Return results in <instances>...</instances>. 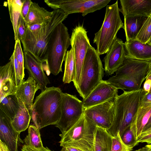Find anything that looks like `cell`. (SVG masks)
<instances>
[{"mask_svg": "<svg viewBox=\"0 0 151 151\" xmlns=\"http://www.w3.org/2000/svg\"><path fill=\"white\" fill-rule=\"evenodd\" d=\"M64 61L65 69L63 81L64 83H69L73 82L75 72V62L72 48L67 51Z\"/></svg>", "mask_w": 151, "mask_h": 151, "instance_id": "obj_27", "label": "cell"}, {"mask_svg": "<svg viewBox=\"0 0 151 151\" xmlns=\"http://www.w3.org/2000/svg\"><path fill=\"white\" fill-rule=\"evenodd\" d=\"M147 43H148L149 44L151 45V38Z\"/></svg>", "mask_w": 151, "mask_h": 151, "instance_id": "obj_47", "label": "cell"}, {"mask_svg": "<svg viewBox=\"0 0 151 151\" xmlns=\"http://www.w3.org/2000/svg\"><path fill=\"white\" fill-rule=\"evenodd\" d=\"M126 56L124 43L117 37L103 59L106 76H111L122 65Z\"/></svg>", "mask_w": 151, "mask_h": 151, "instance_id": "obj_13", "label": "cell"}, {"mask_svg": "<svg viewBox=\"0 0 151 151\" xmlns=\"http://www.w3.org/2000/svg\"><path fill=\"white\" fill-rule=\"evenodd\" d=\"M150 92H151V88H150Z\"/></svg>", "mask_w": 151, "mask_h": 151, "instance_id": "obj_49", "label": "cell"}, {"mask_svg": "<svg viewBox=\"0 0 151 151\" xmlns=\"http://www.w3.org/2000/svg\"><path fill=\"white\" fill-rule=\"evenodd\" d=\"M134 151H151V144H148L144 147Z\"/></svg>", "mask_w": 151, "mask_h": 151, "instance_id": "obj_42", "label": "cell"}, {"mask_svg": "<svg viewBox=\"0 0 151 151\" xmlns=\"http://www.w3.org/2000/svg\"><path fill=\"white\" fill-rule=\"evenodd\" d=\"M118 5L117 0L113 4L107 5L102 26L95 34L93 42L96 45L99 55L107 53L117 37L118 31L123 28Z\"/></svg>", "mask_w": 151, "mask_h": 151, "instance_id": "obj_6", "label": "cell"}, {"mask_svg": "<svg viewBox=\"0 0 151 151\" xmlns=\"http://www.w3.org/2000/svg\"><path fill=\"white\" fill-rule=\"evenodd\" d=\"M114 99L85 109V115L96 126L109 129L113 119Z\"/></svg>", "mask_w": 151, "mask_h": 151, "instance_id": "obj_12", "label": "cell"}, {"mask_svg": "<svg viewBox=\"0 0 151 151\" xmlns=\"http://www.w3.org/2000/svg\"><path fill=\"white\" fill-rule=\"evenodd\" d=\"M111 0H47L45 2L54 10L61 9L68 15L81 13L84 17L105 7Z\"/></svg>", "mask_w": 151, "mask_h": 151, "instance_id": "obj_11", "label": "cell"}, {"mask_svg": "<svg viewBox=\"0 0 151 151\" xmlns=\"http://www.w3.org/2000/svg\"><path fill=\"white\" fill-rule=\"evenodd\" d=\"M63 92L58 87L47 88L36 97L31 116L35 125L40 129L55 125L60 116Z\"/></svg>", "mask_w": 151, "mask_h": 151, "instance_id": "obj_2", "label": "cell"}, {"mask_svg": "<svg viewBox=\"0 0 151 151\" xmlns=\"http://www.w3.org/2000/svg\"><path fill=\"white\" fill-rule=\"evenodd\" d=\"M13 52L18 61L20 77L22 81L24 80V53L21 48L20 41L19 39L15 41Z\"/></svg>", "mask_w": 151, "mask_h": 151, "instance_id": "obj_31", "label": "cell"}, {"mask_svg": "<svg viewBox=\"0 0 151 151\" xmlns=\"http://www.w3.org/2000/svg\"><path fill=\"white\" fill-rule=\"evenodd\" d=\"M40 89L35 80L30 76L26 81L24 80L17 86L16 95L24 103L30 115L35 94Z\"/></svg>", "mask_w": 151, "mask_h": 151, "instance_id": "obj_19", "label": "cell"}, {"mask_svg": "<svg viewBox=\"0 0 151 151\" xmlns=\"http://www.w3.org/2000/svg\"><path fill=\"white\" fill-rule=\"evenodd\" d=\"M126 57L137 60L151 61V45L143 43L136 39L124 43Z\"/></svg>", "mask_w": 151, "mask_h": 151, "instance_id": "obj_20", "label": "cell"}, {"mask_svg": "<svg viewBox=\"0 0 151 151\" xmlns=\"http://www.w3.org/2000/svg\"><path fill=\"white\" fill-rule=\"evenodd\" d=\"M151 114V104L143 106H140L136 119L137 139L147 123Z\"/></svg>", "mask_w": 151, "mask_h": 151, "instance_id": "obj_28", "label": "cell"}, {"mask_svg": "<svg viewBox=\"0 0 151 151\" xmlns=\"http://www.w3.org/2000/svg\"><path fill=\"white\" fill-rule=\"evenodd\" d=\"M24 141L25 145L37 149L44 147L41 139L40 129L35 125H31L29 127L28 134Z\"/></svg>", "mask_w": 151, "mask_h": 151, "instance_id": "obj_29", "label": "cell"}, {"mask_svg": "<svg viewBox=\"0 0 151 151\" xmlns=\"http://www.w3.org/2000/svg\"><path fill=\"white\" fill-rule=\"evenodd\" d=\"M18 99L20 107L12 122L15 130L20 133L28 128L32 117L23 102L20 99Z\"/></svg>", "mask_w": 151, "mask_h": 151, "instance_id": "obj_23", "label": "cell"}, {"mask_svg": "<svg viewBox=\"0 0 151 151\" xmlns=\"http://www.w3.org/2000/svg\"><path fill=\"white\" fill-rule=\"evenodd\" d=\"M24 1V0H8L7 1L10 20L14 31V38L15 41L17 39L18 23Z\"/></svg>", "mask_w": 151, "mask_h": 151, "instance_id": "obj_26", "label": "cell"}, {"mask_svg": "<svg viewBox=\"0 0 151 151\" xmlns=\"http://www.w3.org/2000/svg\"><path fill=\"white\" fill-rule=\"evenodd\" d=\"M53 14V11H48L32 2L28 14L24 19L26 26L46 23L51 19Z\"/></svg>", "mask_w": 151, "mask_h": 151, "instance_id": "obj_21", "label": "cell"}, {"mask_svg": "<svg viewBox=\"0 0 151 151\" xmlns=\"http://www.w3.org/2000/svg\"><path fill=\"white\" fill-rule=\"evenodd\" d=\"M51 19L38 31L32 33L26 29L21 41L24 52H28L38 60L46 63L47 45L55 27L62 22L68 14L61 9L54 10Z\"/></svg>", "mask_w": 151, "mask_h": 151, "instance_id": "obj_3", "label": "cell"}, {"mask_svg": "<svg viewBox=\"0 0 151 151\" xmlns=\"http://www.w3.org/2000/svg\"><path fill=\"white\" fill-rule=\"evenodd\" d=\"M96 125L84 114L66 131L59 134L60 146L75 148L82 151H94Z\"/></svg>", "mask_w": 151, "mask_h": 151, "instance_id": "obj_4", "label": "cell"}, {"mask_svg": "<svg viewBox=\"0 0 151 151\" xmlns=\"http://www.w3.org/2000/svg\"><path fill=\"white\" fill-rule=\"evenodd\" d=\"M151 128V114L147 123L144 127L143 132L146 131Z\"/></svg>", "mask_w": 151, "mask_h": 151, "instance_id": "obj_44", "label": "cell"}, {"mask_svg": "<svg viewBox=\"0 0 151 151\" xmlns=\"http://www.w3.org/2000/svg\"><path fill=\"white\" fill-rule=\"evenodd\" d=\"M0 151H9L5 143L0 140Z\"/></svg>", "mask_w": 151, "mask_h": 151, "instance_id": "obj_43", "label": "cell"}, {"mask_svg": "<svg viewBox=\"0 0 151 151\" xmlns=\"http://www.w3.org/2000/svg\"><path fill=\"white\" fill-rule=\"evenodd\" d=\"M30 0H24L23 3L21 11V16L24 19L29 12L30 7L32 3Z\"/></svg>", "mask_w": 151, "mask_h": 151, "instance_id": "obj_37", "label": "cell"}, {"mask_svg": "<svg viewBox=\"0 0 151 151\" xmlns=\"http://www.w3.org/2000/svg\"><path fill=\"white\" fill-rule=\"evenodd\" d=\"M47 23L41 24H35L27 26H26L27 29L32 33L36 32L40 30Z\"/></svg>", "mask_w": 151, "mask_h": 151, "instance_id": "obj_39", "label": "cell"}, {"mask_svg": "<svg viewBox=\"0 0 151 151\" xmlns=\"http://www.w3.org/2000/svg\"><path fill=\"white\" fill-rule=\"evenodd\" d=\"M12 120L0 109V140L7 146L9 151H19L18 147L24 143L12 126Z\"/></svg>", "mask_w": 151, "mask_h": 151, "instance_id": "obj_15", "label": "cell"}, {"mask_svg": "<svg viewBox=\"0 0 151 151\" xmlns=\"http://www.w3.org/2000/svg\"><path fill=\"white\" fill-rule=\"evenodd\" d=\"M120 12L126 15L149 17L151 14V0H120Z\"/></svg>", "mask_w": 151, "mask_h": 151, "instance_id": "obj_18", "label": "cell"}, {"mask_svg": "<svg viewBox=\"0 0 151 151\" xmlns=\"http://www.w3.org/2000/svg\"><path fill=\"white\" fill-rule=\"evenodd\" d=\"M112 137L106 129L96 126L95 151H111Z\"/></svg>", "mask_w": 151, "mask_h": 151, "instance_id": "obj_24", "label": "cell"}, {"mask_svg": "<svg viewBox=\"0 0 151 151\" xmlns=\"http://www.w3.org/2000/svg\"><path fill=\"white\" fill-rule=\"evenodd\" d=\"M62 151L61 150V151Z\"/></svg>", "mask_w": 151, "mask_h": 151, "instance_id": "obj_50", "label": "cell"}, {"mask_svg": "<svg viewBox=\"0 0 151 151\" xmlns=\"http://www.w3.org/2000/svg\"><path fill=\"white\" fill-rule=\"evenodd\" d=\"M99 56L92 46L88 49L77 90L83 100L103 80L104 70Z\"/></svg>", "mask_w": 151, "mask_h": 151, "instance_id": "obj_7", "label": "cell"}, {"mask_svg": "<svg viewBox=\"0 0 151 151\" xmlns=\"http://www.w3.org/2000/svg\"><path fill=\"white\" fill-rule=\"evenodd\" d=\"M24 68L35 80L41 92L44 91L47 88V85L50 83L44 72L45 69L43 65L44 63L28 52H24Z\"/></svg>", "mask_w": 151, "mask_h": 151, "instance_id": "obj_16", "label": "cell"}, {"mask_svg": "<svg viewBox=\"0 0 151 151\" xmlns=\"http://www.w3.org/2000/svg\"><path fill=\"white\" fill-rule=\"evenodd\" d=\"M62 151H68L67 150L65 149L63 147L62 148V149L61 150Z\"/></svg>", "mask_w": 151, "mask_h": 151, "instance_id": "obj_48", "label": "cell"}, {"mask_svg": "<svg viewBox=\"0 0 151 151\" xmlns=\"http://www.w3.org/2000/svg\"><path fill=\"white\" fill-rule=\"evenodd\" d=\"M70 45L68 29L61 22L53 31L47 50L46 73L57 75L62 72V65L68 48Z\"/></svg>", "mask_w": 151, "mask_h": 151, "instance_id": "obj_5", "label": "cell"}, {"mask_svg": "<svg viewBox=\"0 0 151 151\" xmlns=\"http://www.w3.org/2000/svg\"><path fill=\"white\" fill-rule=\"evenodd\" d=\"M137 142L139 143L146 142L151 144V128L142 132L137 139Z\"/></svg>", "mask_w": 151, "mask_h": 151, "instance_id": "obj_36", "label": "cell"}, {"mask_svg": "<svg viewBox=\"0 0 151 151\" xmlns=\"http://www.w3.org/2000/svg\"><path fill=\"white\" fill-rule=\"evenodd\" d=\"M150 104H151V92H150L147 93H145L142 99L140 106H143Z\"/></svg>", "mask_w": 151, "mask_h": 151, "instance_id": "obj_41", "label": "cell"}, {"mask_svg": "<svg viewBox=\"0 0 151 151\" xmlns=\"http://www.w3.org/2000/svg\"><path fill=\"white\" fill-rule=\"evenodd\" d=\"M118 89L107 81L102 80L82 102L85 109L113 100Z\"/></svg>", "mask_w": 151, "mask_h": 151, "instance_id": "obj_14", "label": "cell"}, {"mask_svg": "<svg viewBox=\"0 0 151 151\" xmlns=\"http://www.w3.org/2000/svg\"><path fill=\"white\" fill-rule=\"evenodd\" d=\"M0 100L10 95L15 94L17 89L11 61L0 67Z\"/></svg>", "mask_w": 151, "mask_h": 151, "instance_id": "obj_17", "label": "cell"}, {"mask_svg": "<svg viewBox=\"0 0 151 151\" xmlns=\"http://www.w3.org/2000/svg\"><path fill=\"white\" fill-rule=\"evenodd\" d=\"M62 147L68 151H82L78 149L69 146H63Z\"/></svg>", "mask_w": 151, "mask_h": 151, "instance_id": "obj_45", "label": "cell"}, {"mask_svg": "<svg viewBox=\"0 0 151 151\" xmlns=\"http://www.w3.org/2000/svg\"><path fill=\"white\" fill-rule=\"evenodd\" d=\"M133 149L126 145L122 141L119 132L116 136L112 137L111 151H132Z\"/></svg>", "mask_w": 151, "mask_h": 151, "instance_id": "obj_33", "label": "cell"}, {"mask_svg": "<svg viewBox=\"0 0 151 151\" xmlns=\"http://www.w3.org/2000/svg\"><path fill=\"white\" fill-rule=\"evenodd\" d=\"M147 17L139 16H124L123 29L126 41L136 39L137 36Z\"/></svg>", "mask_w": 151, "mask_h": 151, "instance_id": "obj_22", "label": "cell"}, {"mask_svg": "<svg viewBox=\"0 0 151 151\" xmlns=\"http://www.w3.org/2000/svg\"><path fill=\"white\" fill-rule=\"evenodd\" d=\"M84 111L82 101L76 95L63 93L60 116L55 127L63 133L79 120Z\"/></svg>", "mask_w": 151, "mask_h": 151, "instance_id": "obj_9", "label": "cell"}, {"mask_svg": "<svg viewBox=\"0 0 151 151\" xmlns=\"http://www.w3.org/2000/svg\"><path fill=\"white\" fill-rule=\"evenodd\" d=\"M151 88V75L146 77L143 85L142 89L146 94L150 92Z\"/></svg>", "mask_w": 151, "mask_h": 151, "instance_id": "obj_40", "label": "cell"}, {"mask_svg": "<svg viewBox=\"0 0 151 151\" xmlns=\"http://www.w3.org/2000/svg\"><path fill=\"white\" fill-rule=\"evenodd\" d=\"M136 119L126 129L121 137L124 143L128 147L132 149L138 144L137 140Z\"/></svg>", "mask_w": 151, "mask_h": 151, "instance_id": "obj_30", "label": "cell"}, {"mask_svg": "<svg viewBox=\"0 0 151 151\" xmlns=\"http://www.w3.org/2000/svg\"><path fill=\"white\" fill-rule=\"evenodd\" d=\"M26 29V26L24 19L21 15L17 26L16 40L19 39L21 42L24 40Z\"/></svg>", "mask_w": 151, "mask_h": 151, "instance_id": "obj_34", "label": "cell"}, {"mask_svg": "<svg viewBox=\"0 0 151 151\" xmlns=\"http://www.w3.org/2000/svg\"><path fill=\"white\" fill-rule=\"evenodd\" d=\"M9 60L11 61L17 85V86L22 82L19 74V66L17 59L14 52H13Z\"/></svg>", "mask_w": 151, "mask_h": 151, "instance_id": "obj_35", "label": "cell"}, {"mask_svg": "<svg viewBox=\"0 0 151 151\" xmlns=\"http://www.w3.org/2000/svg\"><path fill=\"white\" fill-rule=\"evenodd\" d=\"M20 107V103L16 94L8 95L0 101V109L12 121L18 112Z\"/></svg>", "mask_w": 151, "mask_h": 151, "instance_id": "obj_25", "label": "cell"}, {"mask_svg": "<svg viewBox=\"0 0 151 151\" xmlns=\"http://www.w3.org/2000/svg\"><path fill=\"white\" fill-rule=\"evenodd\" d=\"M151 38V14L147 17L139 33L136 40L145 44Z\"/></svg>", "mask_w": 151, "mask_h": 151, "instance_id": "obj_32", "label": "cell"}, {"mask_svg": "<svg viewBox=\"0 0 151 151\" xmlns=\"http://www.w3.org/2000/svg\"><path fill=\"white\" fill-rule=\"evenodd\" d=\"M142 88L135 91H124L118 94L114 101L113 121L107 131L112 137L124 132L136 119L142 99L145 94Z\"/></svg>", "mask_w": 151, "mask_h": 151, "instance_id": "obj_1", "label": "cell"}, {"mask_svg": "<svg viewBox=\"0 0 151 151\" xmlns=\"http://www.w3.org/2000/svg\"><path fill=\"white\" fill-rule=\"evenodd\" d=\"M75 65L74 85L77 91L81 76L85 56L89 48L91 46L87 35V32L82 25L76 26L73 30L70 38Z\"/></svg>", "mask_w": 151, "mask_h": 151, "instance_id": "obj_10", "label": "cell"}, {"mask_svg": "<svg viewBox=\"0 0 151 151\" xmlns=\"http://www.w3.org/2000/svg\"><path fill=\"white\" fill-rule=\"evenodd\" d=\"M149 75H151V61H150V63L149 70L147 77Z\"/></svg>", "mask_w": 151, "mask_h": 151, "instance_id": "obj_46", "label": "cell"}, {"mask_svg": "<svg viewBox=\"0 0 151 151\" xmlns=\"http://www.w3.org/2000/svg\"><path fill=\"white\" fill-rule=\"evenodd\" d=\"M150 62L126 56L115 76L122 78L132 90H139L148 74Z\"/></svg>", "mask_w": 151, "mask_h": 151, "instance_id": "obj_8", "label": "cell"}, {"mask_svg": "<svg viewBox=\"0 0 151 151\" xmlns=\"http://www.w3.org/2000/svg\"><path fill=\"white\" fill-rule=\"evenodd\" d=\"M21 151H52L47 147H43L37 149L32 147L26 145H23L21 149Z\"/></svg>", "mask_w": 151, "mask_h": 151, "instance_id": "obj_38", "label": "cell"}]
</instances>
